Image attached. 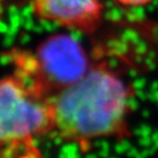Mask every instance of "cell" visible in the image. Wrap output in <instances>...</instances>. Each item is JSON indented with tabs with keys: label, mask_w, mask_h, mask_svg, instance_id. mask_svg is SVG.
Here are the masks:
<instances>
[{
	"label": "cell",
	"mask_w": 158,
	"mask_h": 158,
	"mask_svg": "<svg viewBox=\"0 0 158 158\" xmlns=\"http://www.w3.org/2000/svg\"><path fill=\"white\" fill-rule=\"evenodd\" d=\"M135 89L106 60H94L84 78L51 98L53 133L89 151L102 138L131 137Z\"/></svg>",
	"instance_id": "6da1fadb"
},
{
	"label": "cell",
	"mask_w": 158,
	"mask_h": 158,
	"mask_svg": "<svg viewBox=\"0 0 158 158\" xmlns=\"http://www.w3.org/2000/svg\"><path fill=\"white\" fill-rule=\"evenodd\" d=\"M8 55L13 74L47 99L78 82L94 64L81 43L67 33L51 34L34 49L13 48Z\"/></svg>",
	"instance_id": "7a4b0ae2"
},
{
	"label": "cell",
	"mask_w": 158,
	"mask_h": 158,
	"mask_svg": "<svg viewBox=\"0 0 158 158\" xmlns=\"http://www.w3.org/2000/svg\"><path fill=\"white\" fill-rule=\"evenodd\" d=\"M52 133L51 99L13 73L0 78V157L18 158L39 151L35 141Z\"/></svg>",
	"instance_id": "3957f363"
},
{
	"label": "cell",
	"mask_w": 158,
	"mask_h": 158,
	"mask_svg": "<svg viewBox=\"0 0 158 158\" xmlns=\"http://www.w3.org/2000/svg\"><path fill=\"white\" fill-rule=\"evenodd\" d=\"M37 19L76 32L92 34L103 19L101 0H30Z\"/></svg>",
	"instance_id": "277c9868"
},
{
	"label": "cell",
	"mask_w": 158,
	"mask_h": 158,
	"mask_svg": "<svg viewBox=\"0 0 158 158\" xmlns=\"http://www.w3.org/2000/svg\"><path fill=\"white\" fill-rule=\"evenodd\" d=\"M116 3H118L122 7H127V8H138V7H144L149 3H152L154 0H113Z\"/></svg>",
	"instance_id": "5b68a950"
}]
</instances>
